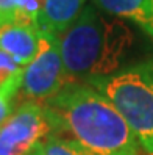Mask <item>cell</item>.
Instances as JSON below:
<instances>
[{"mask_svg":"<svg viewBox=\"0 0 153 155\" xmlns=\"http://www.w3.org/2000/svg\"><path fill=\"white\" fill-rule=\"evenodd\" d=\"M70 80L61 58L58 36L41 31L39 50L24 68L21 96L25 102L44 104L64 88Z\"/></svg>","mask_w":153,"mask_h":155,"instance_id":"cell-5","label":"cell"},{"mask_svg":"<svg viewBox=\"0 0 153 155\" xmlns=\"http://www.w3.org/2000/svg\"><path fill=\"white\" fill-rule=\"evenodd\" d=\"M113 102L130 125L139 147L153 155V57L88 81Z\"/></svg>","mask_w":153,"mask_h":155,"instance_id":"cell-3","label":"cell"},{"mask_svg":"<svg viewBox=\"0 0 153 155\" xmlns=\"http://www.w3.org/2000/svg\"><path fill=\"white\" fill-rule=\"evenodd\" d=\"M86 5V0H42L38 28L59 38L80 17Z\"/></svg>","mask_w":153,"mask_h":155,"instance_id":"cell-8","label":"cell"},{"mask_svg":"<svg viewBox=\"0 0 153 155\" xmlns=\"http://www.w3.org/2000/svg\"><path fill=\"white\" fill-rule=\"evenodd\" d=\"M22 72H24L22 66H19L10 55H6L5 52L0 50V88L6 85L10 80H13L14 77L21 75Z\"/></svg>","mask_w":153,"mask_h":155,"instance_id":"cell-12","label":"cell"},{"mask_svg":"<svg viewBox=\"0 0 153 155\" xmlns=\"http://www.w3.org/2000/svg\"><path fill=\"white\" fill-rule=\"evenodd\" d=\"M33 155H91V153L75 140L55 133L50 135L46 141H42L36 147Z\"/></svg>","mask_w":153,"mask_h":155,"instance_id":"cell-10","label":"cell"},{"mask_svg":"<svg viewBox=\"0 0 153 155\" xmlns=\"http://www.w3.org/2000/svg\"><path fill=\"white\" fill-rule=\"evenodd\" d=\"M58 125V135L72 140L91 155H139V143L113 102L83 81H70L44 102Z\"/></svg>","mask_w":153,"mask_h":155,"instance_id":"cell-1","label":"cell"},{"mask_svg":"<svg viewBox=\"0 0 153 155\" xmlns=\"http://www.w3.org/2000/svg\"><path fill=\"white\" fill-rule=\"evenodd\" d=\"M41 42V30L31 21L11 19L0 22V50L25 68L36 57Z\"/></svg>","mask_w":153,"mask_h":155,"instance_id":"cell-6","label":"cell"},{"mask_svg":"<svg viewBox=\"0 0 153 155\" xmlns=\"http://www.w3.org/2000/svg\"><path fill=\"white\" fill-rule=\"evenodd\" d=\"M42 0H0V22L25 19L38 25Z\"/></svg>","mask_w":153,"mask_h":155,"instance_id":"cell-9","label":"cell"},{"mask_svg":"<svg viewBox=\"0 0 153 155\" xmlns=\"http://www.w3.org/2000/svg\"><path fill=\"white\" fill-rule=\"evenodd\" d=\"M58 125L44 104L22 102L0 127V155H33Z\"/></svg>","mask_w":153,"mask_h":155,"instance_id":"cell-4","label":"cell"},{"mask_svg":"<svg viewBox=\"0 0 153 155\" xmlns=\"http://www.w3.org/2000/svg\"><path fill=\"white\" fill-rule=\"evenodd\" d=\"M58 39L69 80L88 83L125 66L134 33L125 21L100 11L91 2Z\"/></svg>","mask_w":153,"mask_h":155,"instance_id":"cell-2","label":"cell"},{"mask_svg":"<svg viewBox=\"0 0 153 155\" xmlns=\"http://www.w3.org/2000/svg\"><path fill=\"white\" fill-rule=\"evenodd\" d=\"M100 11L131 22L153 42V0H92Z\"/></svg>","mask_w":153,"mask_h":155,"instance_id":"cell-7","label":"cell"},{"mask_svg":"<svg viewBox=\"0 0 153 155\" xmlns=\"http://www.w3.org/2000/svg\"><path fill=\"white\" fill-rule=\"evenodd\" d=\"M24 74V72H22ZM22 74L10 80L6 85L0 88V127H2L10 116L16 110V100L21 94V85H22Z\"/></svg>","mask_w":153,"mask_h":155,"instance_id":"cell-11","label":"cell"}]
</instances>
